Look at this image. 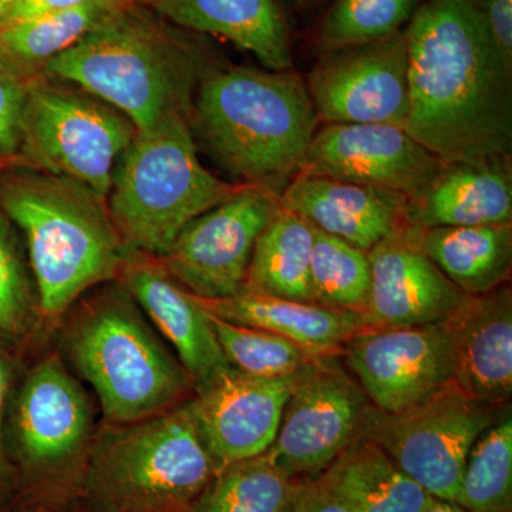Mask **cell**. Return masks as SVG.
<instances>
[{"label":"cell","mask_w":512,"mask_h":512,"mask_svg":"<svg viewBox=\"0 0 512 512\" xmlns=\"http://www.w3.org/2000/svg\"><path fill=\"white\" fill-rule=\"evenodd\" d=\"M453 338L454 383L477 402L510 406L512 291L510 284L467 296L446 320Z\"/></svg>","instance_id":"cell-19"},{"label":"cell","mask_w":512,"mask_h":512,"mask_svg":"<svg viewBox=\"0 0 512 512\" xmlns=\"http://www.w3.org/2000/svg\"><path fill=\"white\" fill-rule=\"evenodd\" d=\"M37 74L29 73L0 52V156L19 153L23 140V120L30 84Z\"/></svg>","instance_id":"cell-34"},{"label":"cell","mask_w":512,"mask_h":512,"mask_svg":"<svg viewBox=\"0 0 512 512\" xmlns=\"http://www.w3.org/2000/svg\"><path fill=\"white\" fill-rule=\"evenodd\" d=\"M128 2L138 3V5L140 3H143V5H153L156 0H128Z\"/></svg>","instance_id":"cell-41"},{"label":"cell","mask_w":512,"mask_h":512,"mask_svg":"<svg viewBox=\"0 0 512 512\" xmlns=\"http://www.w3.org/2000/svg\"><path fill=\"white\" fill-rule=\"evenodd\" d=\"M241 185L225 183L202 165L187 114H171L137 133L120 154L107 208L131 252L161 259L185 225Z\"/></svg>","instance_id":"cell-5"},{"label":"cell","mask_w":512,"mask_h":512,"mask_svg":"<svg viewBox=\"0 0 512 512\" xmlns=\"http://www.w3.org/2000/svg\"><path fill=\"white\" fill-rule=\"evenodd\" d=\"M404 221L410 227H478L512 224L511 156L441 164L409 195Z\"/></svg>","instance_id":"cell-20"},{"label":"cell","mask_w":512,"mask_h":512,"mask_svg":"<svg viewBox=\"0 0 512 512\" xmlns=\"http://www.w3.org/2000/svg\"><path fill=\"white\" fill-rule=\"evenodd\" d=\"M457 504L468 512H512V417L504 413L468 456Z\"/></svg>","instance_id":"cell-30"},{"label":"cell","mask_w":512,"mask_h":512,"mask_svg":"<svg viewBox=\"0 0 512 512\" xmlns=\"http://www.w3.org/2000/svg\"><path fill=\"white\" fill-rule=\"evenodd\" d=\"M214 69L204 47L127 2L40 74L106 101L143 133L171 114L190 116L198 84Z\"/></svg>","instance_id":"cell-2"},{"label":"cell","mask_w":512,"mask_h":512,"mask_svg":"<svg viewBox=\"0 0 512 512\" xmlns=\"http://www.w3.org/2000/svg\"><path fill=\"white\" fill-rule=\"evenodd\" d=\"M33 293L12 222L0 210V333L19 335L28 325Z\"/></svg>","instance_id":"cell-33"},{"label":"cell","mask_w":512,"mask_h":512,"mask_svg":"<svg viewBox=\"0 0 512 512\" xmlns=\"http://www.w3.org/2000/svg\"><path fill=\"white\" fill-rule=\"evenodd\" d=\"M10 370L8 363L0 355V476L6 470L5 450H3V416H5L6 400H8Z\"/></svg>","instance_id":"cell-38"},{"label":"cell","mask_w":512,"mask_h":512,"mask_svg":"<svg viewBox=\"0 0 512 512\" xmlns=\"http://www.w3.org/2000/svg\"><path fill=\"white\" fill-rule=\"evenodd\" d=\"M406 201L400 192L305 174L296 175L281 194L285 210L366 252L406 225Z\"/></svg>","instance_id":"cell-21"},{"label":"cell","mask_w":512,"mask_h":512,"mask_svg":"<svg viewBox=\"0 0 512 512\" xmlns=\"http://www.w3.org/2000/svg\"><path fill=\"white\" fill-rule=\"evenodd\" d=\"M498 55L512 70V0H474Z\"/></svg>","instance_id":"cell-35"},{"label":"cell","mask_w":512,"mask_h":512,"mask_svg":"<svg viewBox=\"0 0 512 512\" xmlns=\"http://www.w3.org/2000/svg\"><path fill=\"white\" fill-rule=\"evenodd\" d=\"M423 0H333L318 30L325 53L402 32Z\"/></svg>","instance_id":"cell-31"},{"label":"cell","mask_w":512,"mask_h":512,"mask_svg":"<svg viewBox=\"0 0 512 512\" xmlns=\"http://www.w3.org/2000/svg\"><path fill=\"white\" fill-rule=\"evenodd\" d=\"M421 512H468L464 510L461 505L457 503H453V501H444L439 500V498H434L433 501L426 508H424Z\"/></svg>","instance_id":"cell-39"},{"label":"cell","mask_w":512,"mask_h":512,"mask_svg":"<svg viewBox=\"0 0 512 512\" xmlns=\"http://www.w3.org/2000/svg\"><path fill=\"white\" fill-rule=\"evenodd\" d=\"M64 349L96 390L111 423L150 419L195 393L180 360L157 338L123 285L101 292L77 313Z\"/></svg>","instance_id":"cell-6"},{"label":"cell","mask_w":512,"mask_h":512,"mask_svg":"<svg viewBox=\"0 0 512 512\" xmlns=\"http://www.w3.org/2000/svg\"><path fill=\"white\" fill-rule=\"evenodd\" d=\"M367 329H399L444 322L468 295L421 251L413 228L387 235L369 251Z\"/></svg>","instance_id":"cell-16"},{"label":"cell","mask_w":512,"mask_h":512,"mask_svg":"<svg viewBox=\"0 0 512 512\" xmlns=\"http://www.w3.org/2000/svg\"><path fill=\"white\" fill-rule=\"evenodd\" d=\"M194 136L245 184L281 195L303 167L319 128L298 73L217 67L192 97Z\"/></svg>","instance_id":"cell-3"},{"label":"cell","mask_w":512,"mask_h":512,"mask_svg":"<svg viewBox=\"0 0 512 512\" xmlns=\"http://www.w3.org/2000/svg\"><path fill=\"white\" fill-rule=\"evenodd\" d=\"M404 130L444 163L511 156L512 70L474 0H423L404 28Z\"/></svg>","instance_id":"cell-1"},{"label":"cell","mask_w":512,"mask_h":512,"mask_svg":"<svg viewBox=\"0 0 512 512\" xmlns=\"http://www.w3.org/2000/svg\"><path fill=\"white\" fill-rule=\"evenodd\" d=\"M302 485L265 453L221 468L190 512H289Z\"/></svg>","instance_id":"cell-28"},{"label":"cell","mask_w":512,"mask_h":512,"mask_svg":"<svg viewBox=\"0 0 512 512\" xmlns=\"http://www.w3.org/2000/svg\"><path fill=\"white\" fill-rule=\"evenodd\" d=\"M412 228L421 251L466 295L510 284L512 224Z\"/></svg>","instance_id":"cell-24"},{"label":"cell","mask_w":512,"mask_h":512,"mask_svg":"<svg viewBox=\"0 0 512 512\" xmlns=\"http://www.w3.org/2000/svg\"><path fill=\"white\" fill-rule=\"evenodd\" d=\"M289 512H352L320 478L303 483Z\"/></svg>","instance_id":"cell-36"},{"label":"cell","mask_w":512,"mask_h":512,"mask_svg":"<svg viewBox=\"0 0 512 512\" xmlns=\"http://www.w3.org/2000/svg\"><path fill=\"white\" fill-rule=\"evenodd\" d=\"M379 412L394 414L454 383L453 338L446 320L399 329H366L340 352Z\"/></svg>","instance_id":"cell-13"},{"label":"cell","mask_w":512,"mask_h":512,"mask_svg":"<svg viewBox=\"0 0 512 512\" xmlns=\"http://www.w3.org/2000/svg\"><path fill=\"white\" fill-rule=\"evenodd\" d=\"M375 409L340 353L319 356L296 375L266 454L293 480H315L366 439Z\"/></svg>","instance_id":"cell-10"},{"label":"cell","mask_w":512,"mask_h":512,"mask_svg":"<svg viewBox=\"0 0 512 512\" xmlns=\"http://www.w3.org/2000/svg\"><path fill=\"white\" fill-rule=\"evenodd\" d=\"M370 282L369 252L313 227V302L326 308L365 315Z\"/></svg>","instance_id":"cell-29"},{"label":"cell","mask_w":512,"mask_h":512,"mask_svg":"<svg viewBox=\"0 0 512 512\" xmlns=\"http://www.w3.org/2000/svg\"><path fill=\"white\" fill-rule=\"evenodd\" d=\"M296 2H298L299 6H308L315 2V0H296Z\"/></svg>","instance_id":"cell-42"},{"label":"cell","mask_w":512,"mask_h":512,"mask_svg":"<svg viewBox=\"0 0 512 512\" xmlns=\"http://www.w3.org/2000/svg\"><path fill=\"white\" fill-rule=\"evenodd\" d=\"M197 301L215 318L268 330L319 356L339 355L353 336L367 329L363 313L289 301L247 289L217 301L200 298Z\"/></svg>","instance_id":"cell-23"},{"label":"cell","mask_w":512,"mask_h":512,"mask_svg":"<svg viewBox=\"0 0 512 512\" xmlns=\"http://www.w3.org/2000/svg\"><path fill=\"white\" fill-rule=\"evenodd\" d=\"M296 375L268 379L231 367L195 392L191 410L218 471L271 448Z\"/></svg>","instance_id":"cell-15"},{"label":"cell","mask_w":512,"mask_h":512,"mask_svg":"<svg viewBox=\"0 0 512 512\" xmlns=\"http://www.w3.org/2000/svg\"><path fill=\"white\" fill-rule=\"evenodd\" d=\"M312 247V225L282 207L256 241L244 289L315 303L311 288Z\"/></svg>","instance_id":"cell-26"},{"label":"cell","mask_w":512,"mask_h":512,"mask_svg":"<svg viewBox=\"0 0 512 512\" xmlns=\"http://www.w3.org/2000/svg\"><path fill=\"white\" fill-rule=\"evenodd\" d=\"M210 316L229 365L239 372L268 379L289 377L319 357L284 336Z\"/></svg>","instance_id":"cell-32"},{"label":"cell","mask_w":512,"mask_h":512,"mask_svg":"<svg viewBox=\"0 0 512 512\" xmlns=\"http://www.w3.org/2000/svg\"><path fill=\"white\" fill-rule=\"evenodd\" d=\"M92 429L89 400L59 357L29 373L16 406V437L28 466L59 470L82 453Z\"/></svg>","instance_id":"cell-17"},{"label":"cell","mask_w":512,"mask_h":512,"mask_svg":"<svg viewBox=\"0 0 512 512\" xmlns=\"http://www.w3.org/2000/svg\"><path fill=\"white\" fill-rule=\"evenodd\" d=\"M120 275L128 295L173 345L195 392L231 369L212 328L210 313L167 274L163 265L151 262L147 255L130 252Z\"/></svg>","instance_id":"cell-18"},{"label":"cell","mask_w":512,"mask_h":512,"mask_svg":"<svg viewBox=\"0 0 512 512\" xmlns=\"http://www.w3.org/2000/svg\"><path fill=\"white\" fill-rule=\"evenodd\" d=\"M511 406L477 402L456 383L403 412L375 409L366 439L375 441L404 473L439 500L457 503L474 444Z\"/></svg>","instance_id":"cell-9"},{"label":"cell","mask_w":512,"mask_h":512,"mask_svg":"<svg viewBox=\"0 0 512 512\" xmlns=\"http://www.w3.org/2000/svg\"><path fill=\"white\" fill-rule=\"evenodd\" d=\"M128 0H92L76 8L0 26V52L29 73L76 45Z\"/></svg>","instance_id":"cell-27"},{"label":"cell","mask_w":512,"mask_h":512,"mask_svg":"<svg viewBox=\"0 0 512 512\" xmlns=\"http://www.w3.org/2000/svg\"><path fill=\"white\" fill-rule=\"evenodd\" d=\"M319 124L404 127L410 110L404 30L325 57L306 80Z\"/></svg>","instance_id":"cell-12"},{"label":"cell","mask_w":512,"mask_h":512,"mask_svg":"<svg viewBox=\"0 0 512 512\" xmlns=\"http://www.w3.org/2000/svg\"><path fill=\"white\" fill-rule=\"evenodd\" d=\"M443 161L392 124H322L301 173L414 194L433 180Z\"/></svg>","instance_id":"cell-14"},{"label":"cell","mask_w":512,"mask_h":512,"mask_svg":"<svg viewBox=\"0 0 512 512\" xmlns=\"http://www.w3.org/2000/svg\"><path fill=\"white\" fill-rule=\"evenodd\" d=\"M13 3H15V0H0V20L3 19V16L6 15V12H8Z\"/></svg>","instance_id":"cell-40"},{"label":"cell","mask_w":512,"mask_h":512,"mask_svg":"<svg viewBox=\"0 0 512 512\" xmlns=\"http://www.w3.org/2000/svg\"><path fill=\"white\" fill-rule=\"evenodd\" d=\"M0 210L25 235L37 302L47 318L117 278L130 255L106 200L39 168L2 181Z\"/></svg>","instance_id":"cell-4"},{"label":"cell","mask_w":512,"mask_h":512,"mask_svg":"<svg viewBox=\"0 0 512 512\" xmlns=\"http://www.w3.org/2000/svg\"><path fill=\"white\" fill-rule=\"evenodd\" d=\"M136 134L121 111L79 87L42 74L30 84L20 150L39 170L107 201L117 160Z\"/></svg>","instance_id":"cell-8"},{"label":"cell","mask_w":512,"mask_h":512,"mask_svg":"<svg viewBox=\"0 0 512 512\" xmlns=\"http://www.w3.org/2000/svg\"><path fill=\"white\" fill-rule=\"evenodd\" d=\"M217 471L187 400L103 431L86 493L93 512H190Z\"/></svg>","instance_id":"cell-7"},{"label":"cell","mask_w":512,"mask_h":512,"mask_svg":"<svg viewBox=\"0 0 512 512\" xmlns=\"http://www.w3.org/2000/svg\"><path fill=\"white\" fill-rule=\"evenodd\" d=\"M151 6L181 28L248 50L272 72L292 70L291 32L276 0H156Z\"/></svg>","instance_id":"cell-22"},{"label":"cell","mask_w":512,"mask_h":512,"mask_svg":"<svg viewBox=\"0 0 512 512\" xmlns=\"http://www.w3.org/2000/svg\"><path fill=\"white\" fill-rule=\"evenodd\" d=\"M87 2H92V0H15L6 15L0 20V26L62 12V10L76 8V6Z\"/></svg>","instance_id":"cell-37"},{"label":"cell","mask_w":512,"mask_h":512,"mask_svg":"<svg viewBox=\"0 0 512 512\" xmlns=\"http://www.w3.org/2000/svg\"><path fill=\"white\" fill-rule=\"evenodd\" d=\"M281 208V195L242 184L228 200L185 225L161 265L197 298L237 295L245 288L259 235Z\"/></svg>","instance_id":"cell-11"},{"label":"cell","mask_w":512,"mask_h":512,"mask_svg":"<svg viewBox=\"0 0 512 512\" xmlns=\"http://www.w3.org/2000/svg\"><path fill=\"white\" fill-rule=\"evenodd\" d=\"M318 478L352 512H421L434 500L369 439L349 447Z\"/></svg>","instance_id":"cell-25"}]
</instances>
